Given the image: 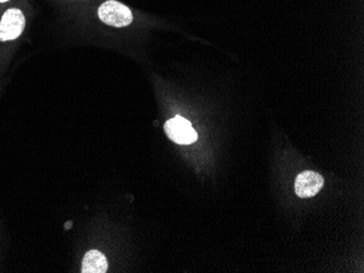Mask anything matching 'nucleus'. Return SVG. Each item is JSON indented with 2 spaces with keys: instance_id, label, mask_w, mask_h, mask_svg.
I'll return each mask as SVG.
<instances>
[{
  "instance_id": "obj_3",
  "label": "nucleus",
  "mask_w": 364,
  "mask_h": 273,
  "mask_svg": "<svg viewBox=\"0 0 364 273\" xmlns=\"http://www.w3.org/2000/svg\"><path fill=\"white\" fill-rule=\"evenodd\" d=\"M26 26V18L18 9H9L5 12L0 21V40L7 42L19 38Z\"/></svg>"
},
{
  "instance_id": "obj_2",
  "label": "nucleus",
  "mask_w": 364,
  "mask_h": 273,
  "mask_svg": "<svg viewBox=\"0 0 364 273\" xmlns=\"http://www.w3.org/2000/svg\"><path fill=\"white\" fill-rule=\"evenodd\" d=\"M167 136L179 145H190L198 140V133L185 118L176 116L164 126Z\"/></svg>"
},
{
  "instance_id": "obj_6",
  "label": "nucleus",
  "mask_w": 364,
  "mask_h": 273,
  "mask_svg": "<svg viewBox=\"0 0 364 273\" xmlns=\"http://www.w3.org/2000/svg\"><path fill=\"white\" fill-rule=\"evenodd\" d=\"M5 1H8V0H0V3H5Z\"/></svg>"
},
{
  "instance_id": "obj_5",
  "label": "nucleus",
  "mask_w": 364,
  "mask_h": 273,
  "mask_svg": "<svg viewBox=\"0 0 364 273\" xmlns=\"http://www.w3.org/2000/svg\"><path fill=\"white\" fill-rule=\"evenodd\" d=\"M108 269L106 257L98 250H90L85 254L82 262L83 273H105Z\"/></svg>"
},
{
  "instance_id": "obj_4",
  "label": "nucleus",
  "mask_w": 364,
  "mask_h": 273,
  "mask_svg": "<svg viewBox=\"0 0 364 273\" xmlns=\"http://www.w3.org/2000/svg\"><path fill=\"white\" fill-rule=\"evenodd\" d=\"M324 186V179L322 175L314 171H304L296 179V193L301 199L316 196Z\"/></svg>"
},
{
  "instance_id": "obj_1",
  "label": "nucleus",
  "mask_w": 364,
  "mask_h": 273,
  "mask_svg": "<svg viewBox=\"0 0 364 273\" xmlns=\"http://www.w3.org/2000/svg\"><path fill=\"white\" fill-rule=\"evenodd\" d=\"M98 17L104 23L114 28H124L134 21L131 10L116 0L105 1L98 9Z\"/></svg>"
}]
</instances>
